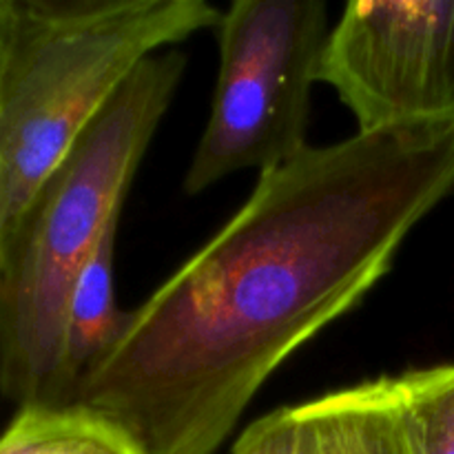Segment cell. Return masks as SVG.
<instances>
[{
	"label": "cell",
	"mask_w": 454,
	"mask_h": 454,
	"mask_svg": "<svg viewBox=\"0 0 454 454\" xmlns=\"http://www.w3.org/2000/svg\"><path fill=\"white\" fill-rule=\"evenodd\" d=\"M13 22V0H0V74H3L4 53H7L9 34Z\"/></svg>",
	"instance_id": "8fae6325"
},
{
	"label": "cell",
	"mask_w": 454,
	"mask_h": 454,
	"mask_svg": "<svg viewBox=\"0 0 454 454\" xmlns=\"http://www.w3.org/2000/svg\"><path fill=\"white\" fill-rule=\"evenodd\" d=\"M0 270H3V253H0Z\"/></svg>",
	"instance_id": "7c38bea8"
},
{
	"label": "cell",
	"mask_w": 454,
	"mask_h": 454,
	"mask_svg": "<svg viewBox=\"0 0 454 454\" xmlns=\"http://www.w3.org/2000/svg\"><path fill=\"white\" fill-rule=\"evenodd\" d=\"M118 224L111 226L71 284L65 310V337L58 371L56 406H71L89 372L114 348L127 313L115 306L114 264Z\"/></svg>",
	"instance_id": "52a82bcc"
},
{
	"label": "cell",
	"mask_w": 454,
	"mask_h": 454,
	"mask_svg": "<svg viewBox=\"0 0 454 454\" xmlns=\"http://www.w3.org/2000/svg\"><path fill=\"white\" fill-rule=\"evenodd\" d=\"M411 454H454V364L395 377Z\"/></svg>",
	"instance_id": "9c48e42d"
},
{
	"label": "cell",
	"mask_w": 454,
	"mask_h": 454,
	"mask_svg": "<svg viewBox=\"0 0 454 454\" xmlns=\"http://www.w3.org/2000/svg\"><path fill=\"white\" fill-rule=\"evenodd\" d=\"M220 20L207 0H13L0 74L3 257L44 182L133 71Z\"/></svg>",
	"instance_id": "3957f363"
},
{
	"label": "cell",
	"mask_w": 454,
	"mask_h": 454,
	"mask_svg": "<svg viewBox=\"0 0 454 454\" xmlns=\"http://www.w3.org/2000/svg\"><path fill=\"white\" fill-rule=\"evenodd\" d=\"M0 454H140L118 430L75 406H22Z\"/></svg>",
	"instance_id": "ba28073f"
},
{
	"label": "cell",
	"mask_w": 454,
	"mask_h": 454,
	"mask_svg": "<svg viewBox=\"0 0 454 454\" xmlns=\"http://www.w3.org/2000/svg\"><path fill=\"white\" fill-rule=\"evenodd\" d=\"M186 58L142 62L31 202L0 270V390L18 406H56L71 284L102 235L176 98Z\"/></svg>",
	"instance_id": "7a4b0ae2"
},
{
	"label": "cell",
	"mask_w": 454,
	"mask_h": 454,
	"mask_svg": "<svg viewBox=\"0 0 454 454\" xmlns=\"http://www.w3.org/2000/svg\"><path fill=\"white\" fill-rule=\"evenodd\" d=\"M231 454H297L295 408H278L253 421Z\"/></svg>",
	"instance_id": "30bf717a"
},
{
	"label": "cell",
	"mask_w": 454,
	"mask_h": 454,
	"mask_svg": "<svg viewBox=\"0 0 454 454\" xmlns=\"http://www.w3.org/2000/svg\"><path fill=\"white\" fill-rule=\"evenodd\" d=\"M331 29L322 0H235L217 27L220 74L184 191L270 171L309 146L310 91Z\"/></svg>",
	"instance_id": "277c9868"
},
{
	"label": "cell",
	"mask_w": 454,
	"mask_h": 454,
	"mask_svg": "<svg viewBox=\"0 0 454 454\" xmlns=\"http://www.w3.org/2000/svg\"><path fill=\"white\" fill-rule=\"evenodd\" d=\"M454 191V129L355 133L260 173L145 304L71 406L140 454H215L269 377L348 313Z\"/></svg>",
	"instance_id": "6da1fadb"
},
{
	"label": "cell",
	"mask_w": 454,
	"mask_h": 454,
	"mask_svg": "<svg viewBox=\"0 0 454 454\" xmlns=\"http://www.w3.org/2000/svg\"><path fill=\"white\" fill-rule=\"evenodd\" d=\"M319 82L359 133L454 129V0H357L328 34Z\"/></svg>",
	"instance_id": "5b68a950"
},
{
	"label": "cell",
	"mask_w": 454,
	"mask_h": 454,
	"mask_svg": "<svg viewBox=\"0 0 454 454\" xmlns=\"http://www.w3.org/2000/svg\"><path fill=\"white\" fill-rule=\"evenodd\" d=\"M293 408L297 454H411L395 377L364 381Z\"/></svg>",
	"instance_id": "8992f818"
}]
</instances>
